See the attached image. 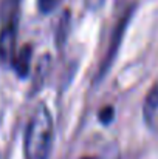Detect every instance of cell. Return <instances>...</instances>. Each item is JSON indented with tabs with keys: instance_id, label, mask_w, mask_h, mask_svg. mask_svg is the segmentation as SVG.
I'll use <instances>...</instances> for the list:
<instances>
[{
	"instance_id": "cell-11",
	"label": "cell",
	"mask_w": 158,
	"mask_h": 159,
	"mask_svg": "<svg viewBox=\"0 0 158 159\" xmlns=\"http://www.w3.org/2000/svg\"><path fill=\"white\" fill-rule=\"evenodd\" d=\"M84 159H92V158H84Z\"/></svg>"
},
{
	"instance_id": "cell-5",
	"label": "cell",
	"mask_w": 158,
	"mask_h": 159,
	"mask_svg": "<svg viewBox=\"0 0 158 159\" xmlns=\"http://www.w3.org/2000/svg\"><path fill=\"white\" fill-rule=\"evenodd\" d=\"M158 111V85H154L147 96H146V101H144V117L146 120H152L155 113Z\"/></svg>"
},
{
	"instance_id": "cell-3",
	"label": "cell",
	"mask_w": 158,
	"mask_h": 159,
	"mask_svg": "<svg viewBox=\"0 0 158 159\" xmlns=\"http://www.w3.org/2000/svg\"><path fill=\"white\" fill-rule=\"evenodd\" d=\"M129 19H130V9H129V11L124 14V17L118 22V25H116V28H115V31H113V34H112V40H110V43H108L107 54L104 56L103 63H101V66H99V79L107 73V70L110 68V65H112L115 56L118 53V48H119V45H121L122 34H124V31H126V26H127Z\"/></svg>"
},
{
	"instance_id": "cell-1",
	"label": "cell",
	"mask_w": 158,
	"mask_h": 159,
	"mask_svg": "<svg viewBox=\"0 0 158 159\" xmlns=\"http://www.w3.org/2000/svg\"><path fill=\"white\" fill-rule=\"evenodd\" d=\"M53 144V117L45 105H39L30 117L23 141L25 159H48Z\"/></svg>"
},
{
	"instance_id": "cell-9",
	"label": "cell",
	"mask_w": 158,
	"mask_h": 159,
	"mask_svg": "<svg viewBox=\"0 0 158 159\" xmlns=\"http://www.w3.org/2000/svg\"><path fill=\"white\" fill-rule=\"evenodd\" d=\"M57 3H59V0H37V6H39V9L44 14L51 12L53 9L57 6Z\"/></svg>"
},
{
	"instance_id": "cell-4",
	"label": "cell",
	"mask_w": 158,
	"mask_h": 159,
	"mask_svg": "<svg viewBox=\"0 0 158 159\" xmlns=\"http://www.w3.org/2000/svg\"><path fill=\"white\" fill-rule=\"evenodd\" d=\"M31 57H33V50L30 45H25L22 50L16 51V56L12 59V66L16 70V73L20 77H26L30 73V63H31Z\"/></svg>"
},
{
	"instance_id": "cell-2",
	"label": "cell",
	"mask_w": 158,
	"mask_h": 159,
	"mask_svg": "<svg viewBox=\"0 0 158 159\" xmlns=\"http://www.w3.org/2000/svg\"><path fill=\"white\" fill-rule=\"evenodd\" d=\"M19 20V0H6L3 8V23L0 28V63L8 66L16 56Z\"/></svg>"
},
{
	"instance_id": "cell-7",
	"label": "cell",
	"mask_w": 158,
	"mask_h": 159,
	"mask_svg": "<svg viewBox=\"0 0 158 159\" xmlns=\"http://www.w3.org/2000/svg\"><path fill=\"white\" fill-rule=\"evenodd\" d=\"M48 68H50V56H42L36 66V84L37 85H41L44 82V79L48 73Z\"/></svg>"
},
{
	"instance_id": "cell-8",
	"label": "cell",
	"mask_w": 158,
	"mask_h": 159,
	"mask_svg": "<svg viewBox=\"0 0 158 159\" xmlns=\"http://www.w3.org/2000/svg\"><path fill=\"white\" fill-rule=\"evenodd\" d=\"M113 116H115V110H113V107H110V105L104 107L99 111V120L103 124H110L113 120Z\"/></svg>"
},
{
	"instance_id": "cell-10",
	"label": "cell",
	"mask_w": 158,
	"mask_h": 159,
	"mask_svg": "<svg viewBox=\"0 0 158 159\" xmlns=\"http://www.w3.org/2000/svg\"><path fill=\"white\" fill-rule=\"evenodd\" d=\"M104 3V0H87V6L92 9H98L101 8V5Z\"/></svg>"
},
{
	"instance_id": "cell-6",
	"label": "cell",
	"mask_w": 158,
	"mask_h": 159,
	"mask_svg": "<svg viewBox=\"0 0 158 159\" xmlns=\"http://www.w3.org/2000/svg\"><path fill=\"white\" fill-rule=\"evenodd\" d=\"M68 30H70V14L65 11L62 19L59 20V26H57V33H56V42L57 45H62L67 39V34H68Z\"/></svg>"
}]
</instances>
